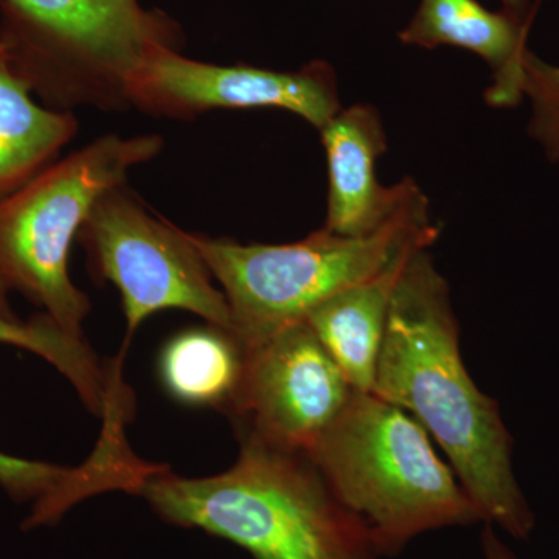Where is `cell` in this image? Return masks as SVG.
<instances>
[{"label":"cell","instance_id":"4fadbf2b","mask_svg":"<svg viewBox=\"0 0 559 559\" xmlns=\"http://www.w3.org/2000/svg\"><path fill=\"white\" fill-rule=\"evenodd\" d=\"M0 43V200L49 167L79 130L69 112L40 108Z\"/></svg>","mask_w":559,"mask_h":559},{"label":"cell","instance_id":"52a82bcc","mask_svg":"<svg viewBox=\"0 0 559 559\" xmlns=\"http://www.w3.org/2000/svg\"><path fill=\"white\" fill-rule=\"evenodd\" d=\"M3 40L22 76L66 102L72 72L90 70L124 98V83L153 44H170L159 17L132 20L98 0H3Z\"/></svg>","mask_w":559,"mask_h":559},{"label":"cell","instance_id":"30bf717a","mask_svg":"<svg viewBox=\"0 0 559 559\" xmlns=\"http://www.w3.org/2000/svg\"><path fill=\"white\" fill-rule=\"evenodd\" d=\"M320 132L330 176L326 230L367 237L421 197L412 179L393 187H382L378 180L377 162L388 150V139L377 109L367 105L341 109Z\"/></svg>","mask_w":559,"mask_h":559},{"label":"cell","instance_id":"7a4b0ae2","mask_svg":"<svg viewBox=\"0 0 559 559\" xmlns=\"http://www.w3.org/2000/svg\"><path fill=\"white\" fill-rule=\"evenodd\" d=\"M240 440L230 469L189 479L154 466L134 495L167 524L229 540L253 559L381 558L307 452Z\"/></svg>","mask_w":559,"mask_h":559},{"label":"cell","instance_id":"8992f818","mask_svg":"<svg viewBox=\"0 0 559 559\" xmlns=\"http://www.w3.org/2000/svg\"><path fill=\"white\" fill-rule=\"evenodd\" d=\"M94 270L120 290L127 345L154 312L183 310L234 336L226 296L186 231L151 218L121 187L103 194L79 234Z\"/></svg>","mask_w":559,"mask_h":559},{"label":"cell","instance_id":"277c9868","mask_svg":"<svg viewBox=\"0 0 559 559\" xmlns=\"http://www.w3.org/2000/svg\"><path fill=\"white\" fill-rule=\"evenodd\" d=\"M439 235L421 194L367 237H345L325 227L289 245L242 246L187 237L223 285L234 337L246 356L341 290L377 275L414 242L437 241Z\"/></svg>","mask_w":559,"mask_h":559},{"label":"cell","instance_id":"5bb4252c","mask_svg":"<svg viewBox=\"0 0 559 559\" xmlns=\"http://www.w3.org/2000/svg\"><path fill=\"white\" fill-rule=\"evenodd\" d=\"M245 352L226 331H183L160 356V378L173 399L190 406L229 412L240 389Z\"/></svg>","mask_w":559,"mask_h":559},{"label":"cell","instance_id":"ba28073f","mask_svg":"<svg viewBox=\"0 0 559 559\" xmlns=\"http://www.w3.org/2000/svg\"><path fill=\"white\" fill-rule=\"evenodd\" d=\"M356 390L305 320L245 356L227 415L238 436L310 452L352 403Z\"/></svg>","mask_w":559,"mask_h":559},{"label":"cell","instance_id":"8fae6325","mask_svg":"<svg viewBox=\"0 0 559 559\" xmlns=\"http://www.w3.org/2000/svg\"><path fill=\"white\" fill-rule=\"evenodd\" d=\"M532 22L503 9L488 10L479 0H421L399 36L423 49L450 46L479 55L495 79L485 100L495 108H513L524 97L522 62Z\"/></svg>","mask_w":559,"mask_h":559},{"label":"cell","instance_id":"d6986e66","mask_svg":"<svg viewBox=\"0 0 559 559\" xmlns=\"http://www.w3.org/2000/svg\"><path fill=\"white\" fill-rule=\"evenodd\" d=\"M0 314L16 316L14 314L13 308H11L9 301V289L3 286L2 282H0Z\"/></svg>","mask_w":559,"mask_h":559},{"label":"cell","instance_id":"3957f363","mask_svg":"<svg viewBox=\"0 0 559 559\" xmlns=\"http://www.w3.org/2000/svg\"><path fill=\"white\" fill-rule=\"evenodd\" d=\"M308 455L381 557L423 533L484 522L417 419L374 393L356 392Z\"/></svg>","mask_w":559,"mask_h":559},{"label":"cell","instance_id":"7c38bea8","mask_svg":"<svg viewBox=\"0 0 559 559\" xmlns=\"http://www.w3.org/2000/svg\"><path fill=\"white\" fill-rule=\"evenodd\" d=\"M432 240L414 242L373 277L320 304L305 322L358 392L373 390L393 294L407 263Z\"/></svg>","mask_w":559,"mask_h":559},{"label":"cell","instance_id":"5b68a950","mask_svg":"<svg viewBox=\"0 0 559 559\" xmlns=\"http://www.w3.org/2000/svg\"><path fill=\"white\" fill-rule=\"evenodd\" d=\"M162 150L157 135H106L51 164L0 200V282L43 308L70 336L83 337L86 294L69 277V249L103 194Z\"/></svg>","mask_w":559,"mask_h":559},{"label":"cell","instance_id":"ac0fdd59","mask_svg":"<svg viewBox=\"0 0 559 559\" xmlns=\"http://www.w3.org/2000/svg\"><path fill=\"white\" fill-rule=\"evenodd\" d=\"M502 3L503 10L521 17V20L533 21V17H535L536 7H532L530 0H502Z\"/></svg>","mask_w":559,"mask_h":559},{"label":"cell","instance_id":"6da1fadb","mask_svg":"<svg viewBox=\"0 0 559 559\" xmlns=\"http://www.w3.org/2000/svg\"><path fill=\"white\" fill-rule=\"evenodd\" d=\"M371 393L417 419L439 443L481 520L527 539L535 516L513 471V439L469 377L450 286L428 249L407 263L393 294Z\"/></svg>","mask_w":559,"mask_h":559},{"label":"cell","instance_id":"9c48e42d","mask_svg":"<svg viewBox=\"0 0 559 559\" xmlns=\"http://www.w3.org/2000/svg\"><path fill=\"white\" fill-rule=\"evenodd\" d=\"M124 98L175 117L216 108H282L318 130L341 110L336 73L326 62H310L297 72L205 64L180 57L165 43L143 55L124 83Z\"/></svg>","mask_w":559,"mask_h":559},{"label":"cell","instance_id":"9a60e30c","mask_svg":"<svg viewBox=\"0 0 559 559\" xmlns=\"http://www.w3.org/2000/svg\"><path fill=\"white\" fill-rule=\"evenodd\" d=\"M0 342L28 349L61 371L90 411L106 419L124 414L120 374H108L83 337L70 336L46 312L22 322L0 314Z\"/></svg>","mask_w":559,"mask_h":559},{"label":"cell","instance_id":"e0dca14e","mask_svg":"<svg viewBox=\"0 0 559 559\" xmlns=\"http://www.w3.org/2000/svg\"><path fill=\"white\" fill-rule=\"evenodd\" d=\"M480 543L484 559H520L499 538L495 525L489 522H485V527L481 530Z\"/></svg>","mask_w":559,"mask_h":559},{"label":"cell","instance_id":"2e32d148","mask_svg":"<svg viewBox=\"0 0 559 559\" xmlns=\"http://www.w3.org/2000/svg\"><path fill=\"white\" fill-rule=\"evenodd\" d=\"M522 72V95L532 103L528 135L551 164H559V66L527 50Z\"/></svg>","mask_w":559,"mask_h":559}]
</instances>
